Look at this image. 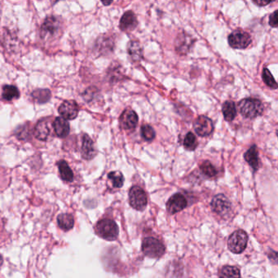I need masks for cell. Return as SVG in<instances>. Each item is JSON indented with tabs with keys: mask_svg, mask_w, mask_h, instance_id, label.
<instances>
[{
	"mask_svg": "<svg viewBox=\"0 0 278 278\" xmlns=\"http://www.w3.org/2000/svg\"><path fill=\"white\" fill-rule=\"evenodd\" d=\"M239 111L246 119H254L263 115L264 107L262 102L255 98L241 99L238 104Z\"/></svg>",
	"mask_w": 278,
	"mask_h": 278,
	"instance_id": "obj_1",
	"label": "cell"
},
{
	"mask_svg": "<svg viewBox=\"0 0 278 278\" xmlns=\"http://www.w3.org/2000/svg\"><path fill=\"white\" fill-rule=\"evenodd\" d=\"M96 232L97 235L102 238L108 241H114L119 235V228L115 221L104 218L97 223Z\"/></svg>",
	"mask_w": 278,
	"mask_h": 278,
	"instance_id": "obj_2",
	"label": "cell"
},
{
	"mask_svg": "<svg viewBox=\"0 0 278 278\" xmlns=\"http://www.w3.org/2000/svg\"><path fill=\"white\" fill-rule=\"evenodd\" d=\"M248 242V235L241 229L237 230L229 237L228 247L234 254H241L246 250Z\"/></svg>",
	"mask_w": 278,
	"mask_h": 278,
	"instance_id": "obj_3",
	"label": "cell"
},
{
	"mask_svg": "<svg viewBox=\"0 0 278 278\" xmlns=\"http://www.w3.org/2000/svg\"><path fill=\"white\" fill-rule=\"evenodd\" d=\"M142 251L150 258H160L165 253V246L159 239L146 238L142 242Z\"/></svg>",
	"mask_w": 278,
	"mask_h": 278,
	"instance_id": "obj_4",
	"label": "cell"
},
{
	"mask_svg": "<svg viewBox=\"0 0 278 278\" xmlns=\"http://www.w3.org/2000/svg\"><path fill=\"white\" fill-rule=\"evenodd\" d=\"M61 29V22L59 18L54 16H50L46 18L44 22L40 29V35L42 40H47L48 38H54L58 36Z\"/></svg>",
	"mask_w": 278,
	"mask_h": 278,
	"instance_id": "obj_5",
	"label": "cell"
},
{
	"mask_svg": "<svg viewBox=\"0 0 278 278\" xmlns=\"http://www.w3.org/2000/svg\"><path fill=\"white\" fill-rule=\"evenodd\" d=\"M228 42L233 48L245 49L251 43V35L244 30L238 29L229 35Z\"/></svg>",
	"mask_w": 278,
	"mask_h": 278,
	"instance_id": "obj_6",
	"label": "cell"
},
{
	"mask_svg": "<svg viewBox=\"0 0 278 278\" xmlns=\"http://www.w3.org/2000/svg\"><path fill=\"white\" fill-rule=\"evenodd\" d=\"M129 202L137 211H144L148 203L145 192L139 187H132L129 192Z\"/></svg>",
	"mask_w": 278,
	"mask_h": 278,
	"instance_id": "obj_7",
	"label": "cell"
},
{
	"mask_svg": "<svg viewBox=\"0 0 278 278\" xmlns=\"http://www.w3.org/2000/svg\"><path fill=\"white\" fill-rule=\"evenodd\" d=\"M194 128L197 134L200 137H209L214 131L213 122L210 118L200 115L194 121Z\"/></svg>",
	"mask_w": 278,
	"mask_h": 278,
	"instance_id": "obj_8",
	"label": "cell"
},
{
	"mask_svg": "<svg viewBox=\"0 0 278 278\" xmlns=\"http://www.w3.org/2000/svg\"><path fill=\"white\" fill-rule=\"evenodd\" d=\"M211 208L218 216H225L231 211V202L224 194H218L211 201Z\"/></svg>",
	"mask_w": 278,
	"mask_h": 278,
	"instance_id": "obj_9",
	"label": "cell"
},
{
	"mask_svg": "<svg viewBox=\"0 0 278 278\" xmlns=\"http://www.w3.org/2000/svg\"><path fill=\"white\" fill-rule=\"evenodd\" d=\"M188 205V201L185 197L181 194H176L170 198L166 203L167 211L172 215L178 213L183 211Z\"/></svg>",
	"mask_w": 278,
	"mask_h": 278,
	"instance_id": "obj_10",
	"label": "cell"
},
{
	"mask_svg": "<svg viewBox=\"0 0 278 278\" xmlns=\"http://www.w3.org/2000/svg\"><path fill=\"white\" fill-rule=\"evenodd\" d=\"M52 127L53 125H50V120L48 119H42L35 126L34 135L38 139L47 141L52 135Z\"/></svg>",
	"mask_w": 278,
	"mask_h": 278,
	"instance_id": "obj_11",
	"label": "cell"
},
{
	"mask_svg": "<svg viewBox=\"0 0 278 278\" xmlns=\"http://www.w3.org/2000/svg\"><path fill=\"white\" fill-rule=\"evenodd\" d=\"M60 116L66 120H74L79 115V106L75 100H65L58 109Z\"/></svg>",
	"mask_w": 278,
	"mask_h": 278,
	"instance_id": "obj_12",
	"label": "cell"
},
{
	"mask_svg": "<svg viewBox=\"0 0 278 278\" xmlns=\"http://www.w3.org/2000/svg\"><path fill=\"white\" fill-rule=\"evenodd\" d=\"M138 123V116L132 109H127L120 117V124L125 130H133Z\"/></svg>",
	"mask_w": 278,
	"mask_h": 278,
	"instance_id": "obj_13",
	"label": "cell"
},
{
	"mask_svg": "<svg viewBox=\"0 0 278 278\" xmlns=\"http://www.w3.org/2000/svg\"><path fill=\"white\" fill-rule=\"evenodd\" d=\"M138 25L137 16L132 11H127L122 15L120 20L119 27L124 32H130L134 30Z\"/></svg>",
	"mask_w": 278,
	"mask_h": 278,
	"instance_id": "obj_14",
	"label": "cell"
},
{
	"mask_svg": "<svg viewBox=\"0 0 278 278\" xmlns=\"http://www.w3.org/2000/svg\"><path fill=\"white\" fill-rule=\"evenodd\" d=\"M81 154L83 159L86 160H91L94 159L97 155V150L95 148L94 143L92 139L90 138L89 136L84 135L82 137V149H81Z\"/></svg>",
	"mask_w": 278,
	"mask_h": 278,
	"instance_id": "obj_15",
	"label": "cell"
},
{
	"mask_svg": "<svg viewBox=\"0 0 278 278\" xmlns=\"http://www.w3.org/2000/svg\"><path fill=\"white\" fill-rule=\"evenodd\" d=\"M53 129L55 133L60 138H65L70 134V123L62 117H58L53 121Z\"/></svg>",
	"mask_w": 278,
	"mask_h": 278,
	"instance_id": "obj_16",
	"label": "cell"
},
{
	"mask_svg": "<svg viewBox=\"0 0 278 278\" xmlns=\"http://www.w3.org/2000/svg\"><path fill=\"white\" fill-rule=\"evenodd\" d=\"M193 43V40L186 34H180L176 40V50L179 54H186Z\"/></svg>",
	"mask_w": 278,
	"mask_h": 278,
	"instance_id": "obj_17",
	"label": "cell"
},
{
	"mask_svg": "<svg viewBox=\"0 0 278 278\" xmlns=\"http://www.w3.org/2000/svg\"><path fill=\"white\" fill-rule=\"evenodd\" d=\"M244 159L248 162L249 165L253 168L254 171H258L259 167V158H258V149L256 145L251 146L244 154Z\"/></svg>",
	"mask_w": 278,
	"mask_h": 278,
	"instance_id": "obj_18",
	"label": "cell"
},
{
	"mask_svg": "<svg viewBox=\"0 0 278 278\" xmlns=\"http://www.w3.org/2000/svg\"><path fill=\"white\" fill-rule=\"evenodd\" d=\"M128 55L132 60L138 62L143 58V48L138 41H131L127 47Z\"/></svg>",
	"mask_w": 278,
	"mask_h": 278,
	"instance_id": "obj_19",
	"label": "cell"
},
{
	"mask_svg": "<svg viewBox=\"0 0 278 278\" xmlns=\"http://www.w3.org/2000/svg\"><path fill=\"white\" fill-rule=\"evenodd\" d=\"M222 113L224 115V119L228 122H232L236 118V104L231 100L224 102L223 106H222Z\"/></svg>",
	"mask_w": 278,
	"mask_h": 278,
	"instance_id": "obj_20",
	"label": "cell"
},
{
	"mask_svg": "<svg viewBox=\"0 0 278 278\" xmlns=\"http://www.w3.org/2000/svg\"><path fill=\"white\" fill-rule=\"evenodd\" d=\"M58 169L60 172V178L66 182L73 181L74 179V173H73L72 170L70 168V166L68 165L66 161L64 160L58 162Z\"/></svg>",
	"mask_w": 278,
	"mask_h": 278,
	"instance_id": "obj_21",
	"label": "cell"
},
{
	"mask_svg": "<svg viewBox=\"0 0 278 278\" xmlns=\"http://www.w3.org/2000/svg\"><path fill=\"white\" fill-rule=\"evenodd\" d=\"M58 225L64 231H69L72 229L75 224L73 216L70 214H61L58 216Z\"/></svg>",
	"mask_w": 278,
	"mask_h": 278,
	"instance_id": "obj_22",
	"label": "cell"
},
{
	"mask_svg": "<svg viewBox=\"0 0 278 278\" xmlns=\"http://www.w3.org/2000/svg\"><path fill=\"white\" fill-rule=\"evenodd\" d=\"M2 97L3 99L10 101L13 99H18L20 97V92L18 87L13 85H4L3 87Z\"/></svg>",
	"mask_w": 278,
	"mask_h": 278,
	"instance_id": "obj_23",
	"label": "cell"
},
{
	"mask_svg": "<svg viewBox=\"0 0 278 278\" xmlns=\"http://www.w3.org/2000/svg\"><path fill=\"white\" fill-rule=\"evenodd\" d=\"M31 96L39 104H44L51 99L52 94L48 89H37L32 92Z\"/></svg>",
	"mask_w": 278,
	"mask_h": 278,
	"instance_id": "obj_24",
	"label": "cell"
},
{
	"mask_svg": "<svg viewBox=\"0 0 278 278\" xmlns=\"http://www.w3.org/2000/svg\"><path fill=\"white\" fill-rule=\"evenodd\" d=\"M241 273L237 267L224 266L219 272V278H240Z\"/></svg>",
	"mask_w": 278,
	"mask_h": 278,
	"instance_id": "obj_25",
	"label": "cell"
},
{
	"mask_svg": "<svg viewBox=\"0 0 278 278\" xmlns=\"http://www.w3.org/2000/svg\"><path fill=\"white\" fill-rule=\"evenodd\" d=\"M201 172L208 178H213L217 176V170L216 167L211 163V161H205L201 164L200 166Z\"/></svg>",
	"mask_w": 278,
	"mask_h": 278,
	"instance_id": "obj_26",
	"label": "cell"
},
{
	"mask_svg": "<svg viewBox=\"0 0 278 278\" xmlns=\"http://www.w3.org/2000/svg\"><path fill=\"white\" fill-rule=\"evenodd\" d=\"M262 78H263V82L268 87H270L271 89H278V83L276 82L273 75L271 74L270 71L267 68L263 69V73H262Z\"/></svg>",
	"mask_w": 278,
	"mask_h": 278,
	"instance_id": "obj_27",
	"label": "cell"
},
{
	"mask_svg": "<svg viewBox=\"0 0 278 278\" xmlns=\"http://www.w3.org/2000/svg\"><path fill=\"white\" fill-rule=\"evenodd\" d=\"M198 140L194 133L189 132L188 134L185 136L184 139V149L189 150V151H194L198 147Z\"/></svg>",
	"mask_w": 278,
	"mask_h": 278,
	"instance_id": "obj_28",
	"label": "cell"
},
{
	"mask_svg": "<svg viewBox=\"0 0 278 278\" xmlns=\"http://www.w3.org/2000/svg\"><path fill=\"white\" fill-rule=\"evenodd\" d=\"M108 178L112 181L113 186L115 188H121L124 183V177L120 172H109Z\"/></svg>",
	"mask_w": 278,
	"mask_h": 278,
	"instance_id": "obj_29",
	"label": "cell"
},
{
	"mask_svg": "<svg viewBox=\"0 0 278 278\" xmlns=\"http://www.w3.org/2000/svg\"><path fill=\"white\" fill-rule=\"evenodd\" d=\"M141 136L147 141H151L156 137V133L150 125L145 124L141 127Z\"/></svg>",
	"mask_w": 278,
	"mask_h": 278,
	"instance_id": "obj_30",
	"label": "cell"
},
{
	"mask_svg": "<svg viewBox=\"0 0 278 278\" xmlns=\"http://www.w3.org/2000/svg\"><path fill=\"white\" fill-rule=\"evenodd\" d=\"M271 27H278V10L273 12L269 17V22H268Z\"/></svg>",
	"mask_w": 278,
	"mask_h": 278,
	"instance_id": "obj_31",
	"label": "cell"
},
{
	"mask_svg": "<svg viewBox=\"0 0 278 278\" xmlns=\"http://www.w3.org/2000/svg\"><path fill=\"white\" fill-rule=\"evenodd\" d=\"M267 255H268V257L272 263L278 265V252L273 251V250H269Z\"/></svg>",
	"mask_w": 278,
	"mask_h": 278,
	"instance_id": "obj_32",
	"label": "cell"
},
{
	"mask_svg": "<svg viewBox=\"0 0 278 278\" xmlns=\"http://www.w3.org/2000/svg\"><path fill=\"white\" fill-rule=\"evenodd\" d=\"M253 3L256 5L259 6V7H263V6L268 5L269 3H271L270 1H260V0H258V1H253Z\"/></svg>",
	"mask_w": 278,
	"mask_h": 278,
	"instance_id": "obj_33",
	"label": "cell"
},
{
	"mask_svg": "<svg viewBox=\"0 0 278 278\" xmlns=\"http://www.w3.org/2000/svg\"><path fill=\"white\" fill-rule=\"evenodd\" d=\"M111 3H112V2H102V3H103L104 5H109Z\"/></svg>",
	"mask_w": 278,
	"mask_h": 278,
	"instance_id": "obj_34",
	"label": "cell"
},
{
	"mask_svg": "<svg viewBox=\"0 0 278 278\" xmlns=\"http://www.w3.org/2000/svg\"><path fill=\"white\" fill-rule=\"evenodd\" d=\"M277 136H278V131H277Z\"/></svg>",
	"mask_w": 278,
	"mask_h": 278,
	"instance_id": "obj_35",
	"label": "cell"
}]
</instances>
